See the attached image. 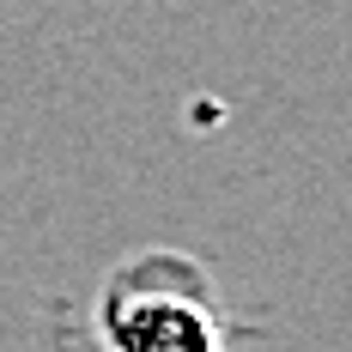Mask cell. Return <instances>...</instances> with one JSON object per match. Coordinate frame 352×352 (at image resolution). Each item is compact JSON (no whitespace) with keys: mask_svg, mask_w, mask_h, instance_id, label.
Wrapping results in <instances>:
<instances>
[{"mask_svg":"<svg viewBox=\"0 0 352 352\" xmlns=\"http://www.w3.org/2000/svg\"><path fill=\"white\" fill-rule=\"evenodd\" d=\"M104 352H225V304L212 274L182 249L128 255L98 298Z\"/></svg>","mask_w":352,"mask_h":352,"instance_id":"cell-1","label":"cell"}]
</instances>
